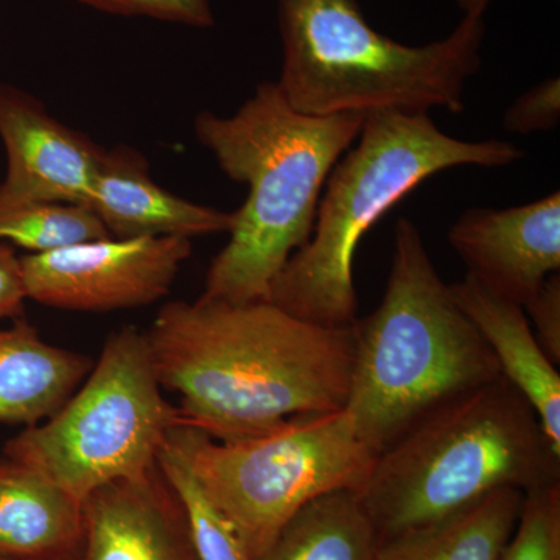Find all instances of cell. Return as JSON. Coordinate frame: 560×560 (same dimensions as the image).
I'll list each match as a JSON object with an SVG mask.
<instances>
[{
	"label": "cell",
	"instance_id": "6da1fadb",
	"mask_svg": "<svg viewBox=\"0 0 560 560\" xmlns=\"http://www.w3.org/2000/svg\"><path fill=\"white\" fill-rule=\"evenodd\" d=\"M147 340L162 389L179 396L184 425L215 441L260 436L348 401L353 326H315L271 301L168 302Z\"/></svg>",
	"mask_w": 560,
	"mask_h": 560
},
{
	"label": "cell",
	"instance_id": "7a4b0ae2",
	"mask_svg": "<svg viewBox=\"0 0 560 560\" xmlns=\"http://www.w3.org/2000/svg\"><path fill=\"white\" fill-rule=\"evenodd\" d=\"M364 114L307 116L267 81L230 117L202 110L195 135L221 171L248 184L230 242L210 264L201 296L270 301L272 282L312 237L324 186L363 127Z\"/></svg>",
	"mask_w": 560,
	"mask_h": 560
},
{
	"label": "cell",
	"instance_id": "3957f363",
	"mask_svg": "<svg viewBox=\"0 0 560 560\" xmlns=\"http://www.w3.org/2000/svg\"><path fill=\"white\" fill-rule=\"evenodd\" d=\"M353 334L345 410L377 455L427 412L501 375L488 342L460 311L408 219L394 230L381 305L355 320Z\"/></svg>",
	"mask_w": 560,
	"mask_h": 560
},
{
	"label": "cell",
	"instance_id": "277c9868",
	"mask_svg": "<svg viewBox=\"0 0 560 560\" xmlns=\"http://www.w3.org/2000/svg\"><path fill=\"white\" fill-rule=\"evenodd\" d=\"M560 482V452L503 375L427 412L375 459L359 493L378 541L442 521L493 490Z\"/></svg>",
	"mask_w": 560,
	"mask_h": 560
},
{
	"label": "cell",
	"instance_id": "5b68a950",
	"mask_svg": "<svg viewBox=\"0 0 560 560\" xmlns=\"http://www.w3.org/2000/svg\"><path fill=\"white\" fill-rule=\"evenodd\" d=\"M331 168L312 237L272 282L270 301L315 326L342 329L359 313L353 264L361 238L423 180L459 165L503 167L523 153L506 140L445 135L429 114L375 110Z\"/></svg>",
	"mask_w": 560,
	"mask_h": 560
},
{
	"label": "cell",
	"instance_id": "8992f818",
	"mask_svg": "<svg viewBox=\"0 0 560 560\" xmlns=\"http://www.w3.org/2000/svg\"><path fill=\"white\" fill-rule=\"evenodd\" d=\"M489 2L460 0L466 16L448 38L411 47L375 32L357 0H278L283 62L276 84L307 116L458 114L467 80L480 69Z\"/></svg>",
	"mask_w": 560,
	"mask_h": 560
},
{
	"label": "cell",
	"instance_id": "52a82bcc",
	"mask_svg": "<svg viewBox=\"0 0 560 560\" xmlns=\"http://www.w3.org/2000/svg\"><path fill=\"white\" fill-rule=\"evenodd\" d=\"M179 425L183 416L164 397L147 331L124 327L109 335L60 410L7 442L3 458L39 470L83 503L108 482L153 469Z\"/></svg>",
	"mask_w": 560,
	"mask_h": 560
},
{
	"label": "cell",
	"instance_id": "ba28073f",
	"mask_svg": "<svg viewBox=\"0 0 560 560\" xmlns=\"http://www.w3.org/2000/svg\"><path fill=\"white\" fill-rule=\"evenodd\" d=\"M173 438L254 560L305 504L359 490L378 456L345 408L291 419L248 440L220 442L187 425L176 427Z\"/></svg>",
	"mask_w": 560,
	"mask_h": 560
},
{
	"label": "cell",
	"instance_id": "9c48e42d",
	"mask_svg": "<svg viewBox=\"0 0 560 560\" xmlns=\"http://www.w3.org/2000/svg\"><path fill=\"white\" fill-rule=\"evenodd\" d=\"M191 241L179 237L98 238L21 257L27 300L73 312L143 307L171 293Z\"/></svg>",
	"mask_w": 560,
	"mask_h": 560
},
{
	"label": "cell",
	"instance_id": "30bf717a",
	"mask_svg": "<svg viewBox=\"0 0 560 560\" xmlns=\"http://www.w3.org/2000/svg\"><path fill=\"white\" fill-rule=\"evenodd\" d=\"M0 140L7 153L0 206H88L105 150L51 117L27 92L5 83H0Z\"/></svg>",
	"mask_w": 560,
	"mask_h": 560
},
{
	"label": "cell",
	"instance_id": "8fae6325",
	"mask_svg": "<svg viewBox=\"0 0 560 560\" xmlns=\"http://www.w3.org/2000/svg\"><path fill=\"white\" fill-rule=\"evenodd\" d=\"M448 241L467 275L525 307L560 270L559 191L518 208L466 210L453 223Z\"/></svg>",
	"mask_w": 560,
	"mask_h": 560
},
{
	"label": "cell",
	"instance_id": "7c38bea8",
	"mask_svg": "<svg viewBox=\"0 0 560 560\" xmlns=\"http://www.w3.org/2000/svg\"><path fill=\"white\" fill-rule=\"evenodd\" d=\"M69 560H198L186 510L158 464L83 501L81 536Z\"/></svg>",
	"mask_w": 560,
	"mask_h": 560
},
{
	"label": "cell",
	"instance_id": "4fadbf2b",
	"mask_svg": "<svg viewBox=\"0 0 560 560\" xmlns=\"http://www.w3.org/2000/svg\"><path fill=\"white\" fill-rule=\"evenodd\" d=\"M88 208L114 238H191L228 232L234 212L197 205L165 190L138 151L105 150Z\"/></svg>",
	"mask_w": 560,
	"mask_h": 560
},
{
	"label": "cell",
	"instance_id": "5bb4252c",
	"mask_svg": "<svg viewBox=\"0 0 560 560\" xmlns=\"http://www.w3.org/2000/svg\"><path fill=\"white\" fill-rule=\"evenodd\" d=\"M451 290L488 342L501 375L529 401L552 447L560 452V375L534 337L523 307L497 296L470 275L452 283Z\"/></svg>",
	"mask_w": 560,
	"mask_h": 560
},
{
	"label": "cell",
	"instance_id": "9a60e30c",
	"mask_svg": "<svg viewBox=\"0 0 560 560\" xmlns=\"http://www.w3.org/2000/svg\"><path fill=\"white\" fill-rule=\"evenodd\" d=\"M83 503L25 464L0 460V556L69 560L79 545Z\"/></svg>",
	"mask_w": 560,
	"mask_h": 560
},
{
	"label": "cell",
	"instance_id": "2e32d148",
	"mask_svg": "<svg viewBox=\"0 0 560 560\" xmlns=\"http://www.w3.org/2000/svg\"><path fill=\"white\" fill-rule=\"evenodd\" d=\"M92 360L44 341L31 324L0 326V423L33 427L75 393Z\"/></svg>",
	"mask_w": 560,
	"mask_h": 560
},
{
	"label": "cell",
	"instance_id": "e0dca14e",
	"mask_svg": "<svg viewBox=\"0 0 560 560\" xmlns=\"http://www.w3.org/2000/svg\"><path fill=\"white\" fill-rule=\"evenodd\" d=\"M525 493L493 490L442 521L381 541L374 560H499L510 541Z\"/></svg>",
	"mask_w": 560,
	"mask_h": 560
},
{
	"label": "cell",
	"instance_id": "ac0fdd59",
	"mask_svg": "<svg viewBox=\"0 0 560 560\" xmlns=\"http://www.w3.org/2000/svg\"><path fill=\"white\" fill-rule=\"evenodd\" d=\"M378 545L357 490H337L301 508L256 560H374Z\"/></svg>",
	"mask_w": 560,
	"mask_h": 560
},
{
	"label": "cell",
	"instance_id": "d6986e66",
	"mask_svg": "<svg viewBox=\"0 0 560 560\" xmlns=\"http://www.w3.org/2000/svg\"><path fill=\"white\" fill-rule=\"evenodd\" d=\"M110 237L84 205L31 201L0 206V243L31 254H46L79 243Z\"/></svg>",
	"mask_w": 560,
	"mask_h": 560
},
{
	"label": "cell",
	"instance_id": "ffe728a7",
	"mask_svg": "<svg viewBox=\"0 0 560 560\" xmlns=\"http://www.w3.org/2000/svg\"><path fill=\"white\" fill-rule=\"evenodd\" d=\"M173 430L158 453V467L186 510L198 560H254L238 530L201 488Z\"/></svg>",
	"mask_w": 560,
	"mask_h": 560
},
{
	"label": "cell",
	"instance_id": "44dd1931",
	"mask_svg": "<svg viewBox=\"0 0 560 560\" xmlns=\"http://www.w3.org/2000/svg\"><path fill=\"white\" fill-rule=\"evenodd\" d=\"M499 560H560V482L525 493L517 526Z\"/></svg>",
	"mask_w": 560,
	"mask_h": 560
},
{
	"label": "cell",
	"instance_id": "7402d4cb",
	"mask_svg": "<svg viewBox=\"0 0 560 560\" xmlns=\"http://www.w3.org/2000/svg\"><path fill=\"white\" fill-rule=\"evenodd\" d=\"M92 9L121 16H147L190 27H210L213 14L209 0H77Z\"/></svg>",
	"mask_w": 560,
	"mask_h": 560
},
{
	"label": "cell",
	"instance_id": "603a6c76",
	"mask_svg": "<svg viewBox=\"0 0 560 560\" xmlns=\"http://www.w3.org/2000/svg\"><path fill=\"white\" fill-rule=\"evenodd\" d=\"M560 81L558 77L521 95L504 114L503 127L510 132L529 135L547 131L559 124Z\"/></svg>",
	"mask_w": 560,
	"mask_h": 560
},
{
	"label": "cell",
	"instance_id": "cb8c5ba5",
	"mask_svg": "<svg viewBox=\"0 0 560 560\" xmlns=\"http://www.w3.org/2000/svg\"><path fill=\"white\" fill-rule=\"evenodd\" d=\"M534 337L548 359L558 366L560 363V275L555 272L545 280L536 296L523 307Z\"/></svg>",
	"mask_w": 560,
	"mask_h": 560
},
{
	"label": "cell",
	"instance_id": "d4e9b609",
	"mask_svg": "<svg viewBox=\"0 0 560 560\" xmlns=\"http://www.w3.org/2000/svg\"><path fill=\"white\" fill-rule=\"evenodd\" d=\"M27 301L22 279L21 257L13 248L0 243V323L20 319Z\"/></svg>",
	"mask_w": 560,
	"mask_h": 560
},
{
	"label": "cell",
	"instance_id": "484cf974",
	"mask_svg": "<svg viewBox=\"0 0 560 560\" xmlns=\"http://www.w3.org/2000/svg\"><path fill=\"white\" fill-rule=\"evenodd\" d=\"M0 560H24V559L3 558V556H0Z\"/></svg>",
	"mask_w": 560,
	"mask_h": 560
}]
</instances>
